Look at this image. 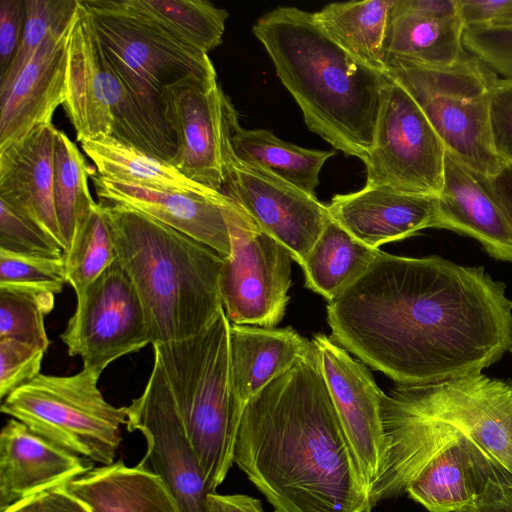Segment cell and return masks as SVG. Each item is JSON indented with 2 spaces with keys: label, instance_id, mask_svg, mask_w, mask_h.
Wrapping results in <instances>:
<instances>
[{
  "label": "cell",
  "instance_id": "obj_1",
  "mask_svg": "<svg viewBox=\"0 0 512 512\" xmlns=\"http://www.w3.org/2000/svg\"><path fill=\"white\" fill-rule=\"evenodd\" d=\"M331 338L398 385L479 373L509 351L512 301L483 267L380 251L327 304Z\"/></svg>",
  "mask_w": 512,
  "mask_h": 512
},
{
  "label": "cell",
  "instance_id": "obj_2",
  "mask_svg": "<svg viewBox=\"0 0 512 512\" xmlns=\"http://www.w3.org/2000/svg\"><path fill=\"white\" fill-rule=\"evenodd\" d=\"M234 464L275 512H371L374 508L314 345L246 403Z\"/></svg>",
  "mask_w": 512,
  "mask_h": 512
},
{
  "label": "cell",
  "instance_id": "obj_3",
  "mask_svg": "<svg viewBox=\"0 0 512 512\" xmlns=\"http://www.w3.org/2000/svg\"><path fill=\"white\" fill-rule=\"evenodd\" d=\"M309 130L365 161L374 141L386 74L358 61L296 7H277L252 27Z\"/></svg>",
  "mask_w": 512,
  "mask_h": 512
},
{
  "label": "cell",
  "instance_id": "obj_4",
  "mask_svg": "<svg viewBox=\"0 0 512 512\" xmlns=\"http://www.w3.org/2000/svg\"><path fill=\"white\" fill-rule=\"evenodd\" d=\"M116 258L143 307L151 344L201 332L223 309V258L188 235L127 206L100 202Z\"/></svg>",
  "mask_w": 512,
  "mask_h": 512
},
{
  "label": "cell",
  "instance_id": "obj_5",
  "mask_svg": "<svg viewBox=\"0 0 512 512\" xmlns=\"http://www.w3.org/2000/svg\"><path fill=\"white\" fill-rule=\"evenodd\" d=\"M229 328L221 309L198 334L152 345L211 492H216L234 464L244 410L231 382Z\"/></svg>",
  "mask_w": 512,
  "mask_h": 512
},
{
  "label": "cell",
  "instance_id": "obj_6",
  "mask_svg": "<svg viewBox=\"0 0 512 512\" xmlns=\"http://www.w3.org/2000/svg\"><path fill=\"white\" fill-rule=\"evenodd\" d=\"M62 106L78 142L109 136L168 162L175 154V139L168 124L118 75L80 0L69 34Z\"/></svg>",
  "mask_w": 512,
  "mask_h": 512
},
{
  "label": "cell",
  "instance_id": "obj_7",
  "mask_svg": "<svg viewBox=\"0 0 512 512\" xmlns=\"http://www.w3.org/2000/svg\"><path fill=\"white\" fill-rule=\"evenodd\" d=\"M385 74L407 91L461 162L486 177L500 169L489 119L495 74L480 60L467 53L452 65L432 67L392 59Z\"/></svg>",
  "mask_w": 512,
  "mask_h": 512
},
{
  "label": "cell",
  "instance_id": "obj_8",
  "mask_svg": "<svg viewBox=\"0 0 512 512\" xmlns=\"http://www.w3.org/2000/svg\"><path fill=\"white\" fill-rule=\"evenodd\" d=\"M99 377L86 368L70 376L40 373L4 399L1 412L78 456L110 465L122 441L127 406L105 400Z\"/></svg>",
  "mask_w": 512,
  "mask_h": 512
},
{
  "label": "cell",
  "instance_id": "obj_9",
  "mask_svg": "<svg viewBox=\"0 0 512 512\" xmlns=\"http://www.w3.org/2000/svg\"><path fill=\"white\" fill-rule=\"evenodd\" d=\"M80 2L118 75L161 119L166 121L161 100L166 88L190 76L216 74L207 53L179 41L125 0Z\"/></svg>",
  "mask_w": 512,
  "mask_h": 512
},
{
  "label": "cell",
  "instance_id": "obj_10",
  "mask_svg": "<svg viewBox=\"0 0 512 512\" xmlns=\"http://www.w3.org/2000/svg\"><path fill=\"white\" fill-rule=\"evenodd\" d=\"M219 204L231 241L219 278L226 317L231 324L276 327L289 301L292 256L225 194Z\"/></svg>",
  "mask_w": 512,
  "mask_h": 512
},
{
  "label": "cell",
  "instance_id": "obj_11",
  "mask_svg": "<svg viewBox=\"0 0 512 512\" xmlns=\"http://www.w3.org/2000/svg\"><path fill=\"white\" fill-rule=\"evenodd\" d=\"M389 394L415 412L462 432L495 480L512 483V383L482 372L425 385H398Z\"/></svg>",
  "mask_w": 512,
  "mask_h": 512
},
{
  "label": "cell",
  "instance_id": "obj_12",
  "mask_svg": "<svg viewBox=\"0 0 512 512\" xmlns=\"http://www.w3.org/2000/svg\"><path fill=\"white\" fill-rule=\"evenodd\" d=\"M446 147L420 107L386 75L365 187L438 197Z\"/></svg>",
  "mask_w": 512,
  "mask_h": 512
},
{
  "label": "cell",
  "instance_id": "obj_13",
  "mask_svg": "<svg viewBox=\"0 0 512 512\" xmlns=\"http://www.w3.org/2000/svg\"><path fill=\"white\" fill-rule=\"evenodd\" d=\"M225 105L222 146L223 189L301 267L331 217L327 206L272 173L238 159L231 147Z\"/></svg>",
  "mask_w": 512,
  "mask_h": 512
},
{
  "label": "cell",
  "instance_id": "obj_14",
  "mask_svg": "<svg viewBox=\"0 0 512 512\" xmlns=\"http://www.w3.org/2000/svg\"><path fill=\"white\" fill-rule=\"evenodd\" d=\"M77 297L61 334L70 356L101 375L116 359L151 344L138 294L116 260Z\"/></svg>",
  "mask_w": 512,
  "mask_h": 512
},
{
  "label": "cell",
  "instance_id": "obj_15",
  "mask_svg": "<svg viewBox=\"0 0 512 512\" xmlns=\"http://www.w3.org/2000/svg\"><path fill=\"white\" fill-rule=\"evenodd\" d=\"M126 425L146 440V454L139 464L163 480L180 512H208L207 498L212 492L156 357L142 394L127 406Z\"/></svg>",
  "mask_w": 512,
  "mask_h": 512
},
{
  "label": "cell",
  "instance_id": "obj_16",
  "mask_svg": "<svg viewBox=\"0 0 512 512\" xmlns=\"http://www.w3.org/2000/svg\"><path fill=\"white\" fill-rule=\"evenodd\" d=\"M228 98L217 74L190 76L161 95L176 144L170 163L189 179L218 192L224 183L222 146Z\"/></svg>",
  "mask_w": 512,
  "mask_h": 512
},
{
  "label": "cell",
  "instance_id": "obj_17",
  "mask_svg": "<svg viewBox=\"0 0 512 512\" xmlns=\"http://www.w3.org/2000/svg\"><path fill=\"white\" fill-rule=\"evenodd\" d=\"M312 343L344 433L371 490L386 457L381 415L384 392L367 367L331 337L317 334Z\"/></svg>",
  "mask_w": 512,
  "mask_h": 512
},
{
  "label": "cell",
  "instance_id": "obj_18",
  "mask_svg": "<svg viewBox=\"0 0 512 512\" xmlns=\"http://www.w3.org/2000/svg\"><path fill=\"white\" fill-rule=\"evenodd\" d=\"M73 19L57 26L45 37L0 98V150L34 128L52 123L54 111L63 105Z\"/></svg>",
  "mask_w": 512,
  "mask_h": 512
},
{
  "label": "cell",
  "instance_id": "obj_19",
  "mask_svg": "<svg viewBox=\"0 0 512 512\" xmlns=\"http://www.w3.org/2000/svg\"><path fill=\"white\" fill-rule=\"evenodd\" d=\"M90 469L85 458L12 418L0 433V512L62 488Z\"/></svg>",
  "mask_w": 512,
  "mask_h": 512
},
{
  "label": "cell",
  "instance_id": "obj_20",
  "mask_svg": "<svg viewBox=\"0 0 512 512\" xmlns=\"http://www.w3.org/2000/svg\"><path fill=\"white\" fill-rule=\"evenodd\" d=\"M429 419L439 445L408 482L405 493L429 512H464L494 478L462 432Z\"/></svg>",
  "mask_w": 512,
  "mask_h": 512
},
{
  "label": "cell",
  "instance_id": "obj_21",
  "mask_svg": "<svg viewBox=\"0 0 512 512\" xmlns=\"http://www.w3.org/2000/svg\"><path fill=\"white\" fill-rule=\"evenodd\" d=\"M432 228L472 237L494 259L512 262V227L490 193L486 176L447 149Z\"/></svg>",
  "mask_w": 512,
  "mask_h": 512
},
{
  "label": "cell",
  "instance_id": "obj_22",
  "mask_svg": "<svg viewBox=\"0 0 512 512\" xmlns=\"http://www.w3.org/2000/svg\"><path fill=\"white\" fill-rule=\"evenodd\" d=\"M100 202L127 206L154 218L208 246L222 258L229 256L231 241L220 199L141 186L89 174Z\"/></svg>",
  "mask_w": 512,
  "mask_h": 512
},
{
  "label": "cell",
  "instance_id": "obj_23",
  "mask_svg": "<svg viewBox=\"0 0 512 512\" xmlns=\"http://www.w3.org/2000/svg\"><path fill=\"white\" fill-rule=\"evenodd\" d=\"M457 0H394L384 43L392 59L425 66L456 63L467 54Z\"/></svg>",
  "mask_w": 512,
  "mask_h": 512
},
{
  "label": "cell",
  "instance_id": "obj_24",
  "mask_svg": "<svg viewBox=\"0 0 512 512\" xmlns=\"http://www.w3.org/2000/svg\"><path fill=\"white\" fill-rule=\"evenodd\" d=\"M437 197L363 187L335 195L326 205L330 217L361 243L379 246L432 228Z\"/></svg>",
  "mask_w": 512,
  "mask_h": 512
},
{
  "label": "cell",
  "instance_id": "obj_25",
  "mask_svg": "<svg viewBox=\"0 0 512 512\" xmlns=\"http://www.w3.org/2000/svg\"><path fill=\"white\" fill-rule=\"evenodd\" d=\"M57 130L43 124L0 150V199L36 221L65 251L53 195Z\"/></svg>",
  "mask_w": 512,
  "mask_h": 512
},
{
  "label": "cell",
  "instance_id": "obj_26",
  "mask_svg": "<svg viewBox=\"0 0 512 512\" xmlns=\"http://www.w3.org/2000/svg\"><path fill=\"white\" fill-rule=\"evenodd\" d=\"M312 347V341L292 327L230 323V373L238 401L245 407L252 397L304 358Z\"/></svg>",
  "mask_w": 512,
  "mask_h": 512
},
{
  "label": "cell",
  "instance_id": "obj_27",
  "mask_svg": "<svg viewBox=\"0 0 512 512\" xmlns=\"http://www.w3.org/2000/svg\"><path fill=\"white\" fill-rule=\"evenodd\" d=\"M62 488L90 512H180L157 474L122 460L90 469Z\"/></svg>",
  "mask_w": 512,
  "mask_h": 512
},
{
  "label": "cell",
  "instance_id": "obj_28",
  "mask_svg": "<svg viewBox=\"0 0 512 512\" xmlns=\"http://www.w3.org/2000/svg\"><path fill=\"white\" fill-rule=\"evenodd\" d=\"M229 139L235 156L316 196L319 174L334 151L307 149L279 139L267 129H244L233 104L228 110Z\"/></svg>",
  "mask_w": 512,
  "mask_h": 512
},
{
  "label": "cell",
  "instance_id": "obj_29",
  "mask_svg": "<svg viewBox=\"0 0 512 512\" xmlns=\"http://www.w3.org/2000/svg\"><path fill=\"white\" fill-rule=\"evenodd\" d=\"M80 143L97 173L103 177L216 200L223 194L189 179L170 162L112 137L88 139Z\"/></svg>",
  "mask_w": 512,
  "mask_h": 512
},
{
  "label": "cell",
  "instance_id": "obj_30",
  "mask_svg": "<svg viewBox=\"0 0 512 512\" xmlns=\"http://www.w3.org/2000/svg\"><path fill=\"white\" fill-rule=\"evenodd\" d=\"M394 0L330 3L313 13L318 25L346 52L385 73L384 43Z\"/></svg>",
  "mask_w": 512,
  "mask_h": 512
},
{
  "label": "cell",
  "instance_id": "obj_31",
  "mask_svg": "<svg viewBox=\"0 0 512 512\" xmlns=\"http://www.w3.org/2000/svg\"><path fill=\"white\" fill-rule=\"evenodd\" d=\"M380 251L355 239L331 218L302 266L306 287L330 302L366 271Z\"/></svg>",
  "mask_w": 512,
  "mask_h": 512
},
{
  "label": "cell",
  "instance_id": "obj_32",
  "mask_svg": "<svg viewBox=\"0 0 512 512\" xmlns=\"http://www.w3.org/2000/svg\"><path fill=\"white\" fill-rule=\"evenodd\" d=\"M179 41L204 53L222 43L228 12L207 0H125Z\"/></svg>",
  "mask_w": 512,
  "mask_h": 512
},
{
  "label": "cell",
  "instance_id": "obj_33",
  "mask_svg": "<svg viewBox=\"0 0 512 512\" xmlns=\"http://www.w3.org/2000/svg\"><path fill=\"white\" fill-rule=\"evenodd\" d=\"M89 174L90 169L76 144L63 131L57 130L54 145L53 195L65 251L69 248L78 227L97 204L89 191Z\"/></svg>",
  "mask_w": 512,
  "mask_h": 512
},
{
  "label": "cell",
  "instance_id": "obj_34",
  "mask_svg": "<svg viewBox=\"0 0 512 512\" xmlns=\"http://www.w3.org/2000/svg\"><path fill=\"white\" fill-rule=\"evenodd\" d=\"M66 282L76 296L94 282L115 260L116 251L101 203H97L78 227L63 253Z\"/></svg>",
  "mask_w": 512,
  "mask_h": 512
},
{
  "label": "cell",
  "instance_id": "obj_35",
  "mask_svg": "<svg viewBox=\"0 0 512 512\" xmlns=\"http://www.w3.org/2000/svg\"><path fill=\"white\" fill-rule=\"evenodd\" d=\"M55 304V294L35 288L0 285V339H16L47 351L44 317Z\"/></svg>",
  "mask_w": 512,
  "mask_h": 512
},
{
  "label": "cell",
  "instance_id": "obj_36",
  "mask_svg": "<svg viewBox=\"0 0 512 512\" xmlns=\"http://www.w3.org/2000/svg\"><path fill=\"white\" fill-rule=\"evenodd\" d=\"M77 6L78 0H26L22 40L12 63L0 77V98L10 89L45 37L74 18Z\"/></svg>",
  "mask_w": 512,
  "mask_h": 512
},
{
  "label": "cell",
  "instance_id": "obj_37",
  "mask_svg": "<svg viewBox=\"0 0 512 512\" xmlns=\"http://www.w3.org/2000/svg\"><path fill=\"white\" fill-rule=\"evenodd\" d=\"M66 282L62 257L13 253L0 249V285H13L58 294Z\"/></svg>",
  "mask_w": 512,
  "mask_h": 512
},
{
  "label": "cell",
  "instance_id": "obj_38",
  "mask_svg": "<svg viewBox=\"0 0 512 512\" xmlns=\"http://www.w3.org/2000/svg\"><path fill=\"white\" fill-rule=\"evenodd\" d=\"M0 249L19 254L62 257L64 250L36 221L0 199Z\"/></svg>",
  "mask_w": 512,
  "mask_h": 512
},
{
  "label": "cell",
  "instance_id": "obj_39",
  "mask_svg": "<svg viewBox=\"0 0 512 512\" xmlns=\"http://www.w3.org/2000/svg\"><path fill=\"white\" fill-rule=\"evenodd\" d=\"M466 52L480 60L498 77L512 78V25L466 27Z\"/></svg>",
  "mask_w": 512,
  "mask_h": 512
},
{
  "label": "cell",
  "instance_id": "obj_40",
  "mask_svg": "<svg viewBox=\"0 0 512 512\" xmlns=\"http://www.w3.org/2000/svg\"><path fill=\"white\" fill-rule=\"evenodd\" d=\"M45 350L16 339H0V398L35 379L41 370Z\"/></svg>",
  "mask_w": 512,
  "mask_h": 512
},
{
  "label": "cell",
  "instance_id": "obj_41",
  "mask_svg": "<svg viewBox=\"0 0 512 512\" xmlns=\"http://www.w3.org/2000/svg\"><path fill=\"white\" fill-rule=\"evenodd\" d=\"M489 119L497 155L504 163L512 162V78L495 75L490 87Z\"/></svg>",
  "mask_w": 512,
  "mask_h": 512
},
{
  "label": "cell",
  "instance_id": "obj_42",
  "mask_svg": "<svg viewBox=\"0 0 512 512\" xmlns=\"http://www.w3.org/2000/svg\"><path fill=\"white\" fill-rule=\"evenodd\" d=\"M25 19L26 0H0V77L19 48Z\"/></svg>",
  "mask_w": 512,
  "mask_h": 512
},
{
  "label": "cell",
  "instance_id": "obj_43",
  "mask_svg": "<svg viewBox=\"0 0 512 512\" xmlns=\"http://www.w3.org/2000/svg\"><path fill=\"white\" fill-rule=\"evenodd\" d=\"M2 512H90L77 498L63 488L40 493Z\"/></svg>",
  "mask_w": 512,
  "mask_h": 512
},
{
  "label": "cell",
  "instance_id": "obj_44",
  "mask_svg": "<svg viewBox=\"0 0 512 512\" xmlns=\"http://www.w3.org/2000/svg\"><path fill=\"white\" fill-rule=\"evenodd\" d=\"M464 512H512V483L489 479Z\"/></svg>",
  "mask_w": 512,
  "mask_h": 512
},
{
  "label": "cell",
  "instance_id": "obj_45",
  "mask_svg": "<svg viewBox=\"0 0 512 512\" xmlns=\"http://www.w3.org/2000/svg\"><path fill=\"white\" fill-rule=\"evenodd\" d=\"M487 187L512 227V162H505L493 175L486 177Z\"/></svg>",
  "mask_w": 512,
  "mask_h": 512
},
{
  "label": "cell",
  "instance_id": "obj_46",
  "mask_svg": "<svg viewBox=\"0 0 512 512\" xmlns=\"http://www.w3.org/2000/svg\"><path fill=\"white\" fill-rule=\"evenodd\" d=\"M207 508L208 512H265L261 502L254 497L216 492L208 495Z\"/></svg>",
  "mask_w": 512,
  "mask_h": 512
},
{
  "label": "cell",
  "instance_id": "obj_47",
  "mask_svg": "<svg viewBox=\"0 0 512 512\" xmlns=\"http://www.w3.org/2000/svg\"><path fill=\"white\" fill-rule=\"evenodd\" d=\"M493 25H512V0H507L506 7L500 19Z\"/></svg>",
  "mask_w": 512,
  "mask_h": 512
},
{
  "label": "cell",
  "instance_id": "obj_48",
  "mask_svg": "<svg viewBox=\"0 0 512 512\" xmlns=\"http://www.w3.org/2000/svg\"><path fill=\"white\" fill-rule=\"evenodd\" d=\"M508 432H509L510 440L512 443V413L510 415L509 422H508Z\"/></svg>",
  "mask_w": 512,
  "mask_h": 512
},
{
  "label": "cell",
  "instance_id": "obj_49",
  "mask_svg": "<svg viewBox=\"0 0 512 512\" xmlns=\"http://www.w3.org/2000/svg\"><path fill=\"white\" fill-rule=\"evenodd\" d=\"M509 351L512 353V338H511V344H510V347H509Z\"/></svg>",
  "mask_w": 512,
  "mask_h": 512
}]
</instances>
